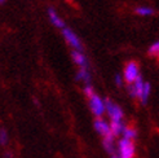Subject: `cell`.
<instances>
[{"label": "cell", "instance_id": "1", "mask_svg": "<svg viewBox=\"0 0 159 158\" xmlns=\"http://www.w3.org/2000/svg\"><path fill=\"white\" fill-rule=\"evenodd\" d=\"M141 77L140 74V65L137 61H129L127 62L125 66H124V70H123V79L124 82L131 86L133 84L137 79Z\"/></svg>", "mask_w": 159, "mask_h": 158}, {"label": "cell", "instance_id": "2", "mask_svg": "<svg viewBox=\"0 0 159 158\" xmlns=\"http://www.w3.org/2000/svg\"><path fill=\"white\" fill-rule=\"evenodd\" d=\"M116 149L120 158H134V154H136V148H134L133 140L125 139V137L118 140Z\"/></svg>", "mask_w": 159, "mask_h": 158}, {"label": "cell", "instance_id": "3", "mask_svg": "<svg viewBox=\"0 0 159 158\" xmlns=\"http://www.w3.org/2000/svg\"><path fill=\"white\" fill-rule=\"evenodd\" d=\"M62 35H63V38H65L66 43L71 47V49H73V51L84 52V45H83L82 40L79 39V36H78L70 27L66 26L65 29H63V30H62Z\"/></svg>", "mask_w": 159, "mask_h": 158}, {"label": "cell", "instance_id": "4", "mask_svg": "<svg viewBox=\"0 0 159 158\" xmlns=\"http://www.w3.org/2000/svg\"><path fill=\"white\" fill-rule=\"evenodd\" d=\"M88 106L92 114L96 118H102V115L106 112L105 100H102L98 95H93L91 99H88Z\"/></svg>", "mask_w": 159, "mask_h": 158}, {"label": "cell", "instance_id": "5", "mask_svg": "<svg viewBox=\"0 0 159 158\" xmlns=\"http://www.w3.org/2000/svg\"><path fill=\"white\" fill-rule=\"evenodd\" d=\"M105 105H106V113L110 118V121H123L124 112L118 104H115L111 99L106 97L105 99Z\"/></svg>", "mask_w": 159, "mask_h": 158}, {"label": "cell", "instance_id": "6", "mask_svg": "<svg viewBox=\"0 0 159 158\" xmlns=\"http://www.w3.org/2000/svg\"><path fill=\"white\" fill-rule=\"evenodd\" d=\"M144 86H145L144 79H142V77H140L133 84L128 86V88H127L128 95L132 99H134V100H140L141 95H142V91H144Z\"/></svg>", "mask_w": 159, "mask_h": 158}, {"label": "cell", "instance_id": "7", "mask_svg": "<svg viewBox=\"0 0 159 158\" xmlns=\"http://www.w3.org/2000/svg\"><path fill=\"white\" fill-rule=\"evenodd\" d=\"M94 130L97 131L98 135H101L102 137H106L109 135H111V128H110V123H107L104 118H96L93 122Z\"/></svg>", "mask_w": 159, "mask_h": 158}, {"label": "cell", "instance_id": "8", "mask_svg": "<svg viewBox=\"0 0 159 158\" xmlns=\"http://www.w3.org/2000/svg\"><path fill=\"white\" fill-rule=\"evenodd\" d=\"M102 145H104V149L110 156H113V154H115L118 152L116 145H115V136L113 135V133L102 139Z\"/></svg>", "mask_w": 159, "mask_h": 158}, {"label": "cell", "instance_id": "9", "mask_svg": "<svg viewBox=\"0 0 159 158\" xmlns=\"http://www.w3.org/2000/svg\"><path fill=\"white\" fill-rule=\"evenodd\" d=\"M47 13H48V17H49V21L52 22V25L53 26H56V27H58V29H61V30H63L66 27V25H65V22H63L60 17H58V14L56 13V11L53 9V8H48L47 9Z\"/></svg>", "mask_w": 159, "mask_h": 158}, {"label": "cell", "instance_id": "10", "mask_svg": "<svg viewBox=\"0 0 159 158\" xmlns=\"http://www.w3.org/2000/svg\"><path fill=\"white\" fill-rule=\"evenodd\" d=\"M71 58L79 67H88V60H87L85 54L79 51H73L71 49Z\"/></svg>", "mask_w": 159, "mask_h": 158}, {"label": "cell", "instance_id": "11", "mask_svg": "<svg viewBox=\"0 0 159 158\" xmlns=\"http://www.w3.org/2000/svg\"><path fill=\"white\" fill-rule=\"evenodd\" d=\"M75 79L78 82H83L84 84H91L92 78H91V73H89L88 67H79L78 73L75 75Z\"/></svg>", "mask_w": 159, "mask_h": 158}, {"label": "cell", "instance_id": "12", "mask_svg": "<svg viewBox=\"0 0 159 158\" xmlns=\"http://www.w3.org/2000/svg\"><path fill=\"white\" fill-rule=\"evenodd\" d=\"M110 128H111V133L116 137L119 135H123V131L125 128V124L123 121H111L110 122Z\"/></svg>", "mask_w": 159, "mask_h": 158}, {"label": "cell", "instance_id": "13", "mask_svg": "<svg viewBox=\"0 0 159 158\" xmlns=\"http://www.w3.org/2000/svg\"><path fill=\"white\" fill-rule=\"evenodd\" d=\"M150 92H152V84H150L149 82H145V86H144V91H142V95H141V97H140V102H141V105H145L146 102H148V99L150 96Z\"/></svg>", "mask_w": 159, "mask_h": 158}, {"label": "cell", "instance_id": "14", "mask_svg": "<svg viewBox=\"0 0 159 158\" xmlns=\"http://www.w3.org/2000/svg\"><path fill=\"white\" fill-rule=\"evenodd\" d=\"M123 137L129 139V140H134L137 137V130L131 126H125V128L123 131Z\"/></svg>", "mask_w": 159, "mask_h": 158}, {"label": "cell", "instance_id": "15", "mask_svg": "<svg viewBox=\"0 0 159 158\" xmlns=\"http://www.w3.org/2000/svg\"><path fill=\"white\" fill-rule=\"evenodd\" d=\"M134 12H136V14L141 16V17H149V16H153L155 13V11L149 7H139V8H136Z\"/></svg>", "mask_w": 159, "mask_h": 158}, {"label": "cell", "instance_id": "16", "mask_svg": "<svg viewBox=\"0 0 159 158\" xmlns=\"http://www.w3.org/2000/svg\"><path fill=\"white\" fill-rule=\"evenodd\" d=\"M148 53H149V56H152V57H159V40L154 42L149 47Z\"/></svg>", "mask_w": 159, "mask_h": 158}, {"label": "cell", "instance_id": "17", "mask_svg": "<svg viewBox=\"0 0 159 158\" xmlns=\"http://www.w3.org/2000/svg\"><path fill=\"white\" fill-rule=\"evenodd\" d=\"M83 93L85 95L87 99H91L93 95H96V92H94V88H93L92 84H85L84 88H83Z\"/></svg>", "mask_w": 159, "mask_h": 158}, {"label": "cell", "instance_id": "18", "mask_svg": "<svg viewBox=\"0 0 159 158\" xmlns=\"http://www.w3.org/2000/svg\"><path fill=\"white\" fill-rule=\"evenodd\" d=\"M7 141H8V135H7V131L5 128H0V144H2L3 146L7 145Z\"/></svg>", "mask_w": 159, "mask_h": 158}, {"label": "cell", "instance_id": "19", "mask_svg": "<svg viewBox=\"0 0 159 158\" xmlns=\"http://www.w3.org/2000/svg\"><path fill=\"white\" fill-rule=\"evenodd\" d=\"M114 81H115V84L118 86V87H120V86H123V77L120 75V74H116L115 75V78H114Z\"/></svg>", "mask_w": 159, "mask_h": 158}, {"label": "cell", "instance_id": "20", "mask_svg": "<svg viewBox=\"0 0 159 158\" xmlns=\"http://www.w3.org/2000/svg\"><path fill=\"white\" fill-rule=\"evenodd\" d=\"M66 2H67V3H73V2H74V0H66Z\"/></svg>", "mask_w": 159, "mask_h": 158}, {"label": "cell", "instance_id": "21", "mask_svg": "<svg viewBox=\"0 0 159 158\" xmlns=\"http://www.w3.org/2000/svg\"><path fill=\"white\" fill-rule=\"evenodd\" d=\"M0 3H2V4H4V3H5V0H0Z\"/></svg>", "mask_w": 159, "mask_h": 158}]
</instances>
